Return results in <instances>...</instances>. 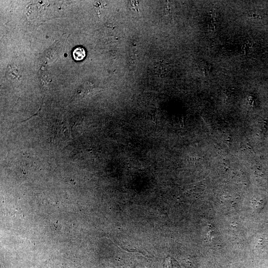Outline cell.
<instances>
[{"label":"cell","instance_id":"1","mask_svg":"<svg viewBox=\"0 0 268 268\" xmlns=\"http://www.w3.org/2000/svg\"><path fill=\"white\" fill-rule=\"evenodd\" d=\"M65 40V38H62L55 42L47 51L46 59L48 62H53L61 54L64 47Z\"/></svg>","mask_w":268,"mask_h":268},{"label":"cell","instance_id":"2","mask_svg":"<svg viewBox=\"0 0 268 268\" xmlns=\"http://www.w3.org/2000/svg\"><path fill=\"white\" fill-rule=\"evenodd\" d=\"M72 56L76 61L82 60L86 56L85 50L83 47H78L73 50Z\"/></svg>","mask_w":268,"mask_h":268}]
</instances>
